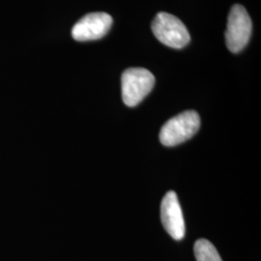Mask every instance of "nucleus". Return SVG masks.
I'll use <instances>...</instances> for the list:
<instances>
[{
  "label": "nucleus",
  "instance_id": "1",
  "mask_svg": "<svg viewBox=\"0 0 261 261\" xmlns=\"http://www.w3.org/2000/svg\"><path fill=\"white\" fill-rule=\"evenodd\" d=\"M200 127V118L195 111H187L172 117L162 127L160 140L165 146H176L192 139Z\"/></svg>",
  "mask_w": 261,
  "mask_h": 261
},
{
  "label": "nucleus",
  "instance_id": "2",
  "mask_svg": "<svg viewBox=\"0 0 261 261\" xmlns=\"http://www.w3.org/2000/svg\"><path fill=\"white\" fill-rule=\"evenodd\" d=\"M155 85V76L144 68L127 69L121 77L123 102L130 107H136L150 93Z\"/></svg>",
  "mask_w": 261,
  "mask_h": 261
},
{
  "label": "nucleus",
  "instance_id": "3",
  "mask_svg": "<svg viewBox=\"0 0 261 261\" xmlns=\"http://www.w3.org/2000/svg\"><path fill=\"white\" fill-rule=\"evenodd\" d=\"M151 28L159 41L168 47L182 48L190 43L191 36L185 24L171 14L159 13Z\"/></svg>",
  "mask_w": 261,
  "mask_h": 261
},
{
  "label": "nucleus",
  "instance_id": "4",
  "mask_svg": "<svg viewBox=\"0 0 261 261\" xmlns=\"http://www.w3.org/2000/svg\"><path fill=\"white\" fill-rule=\"evenodd\" d=\"M252 29V19L247 10L239 4L232 6L225 31V43L228 49L234 54L241 51L250 41Z\"/></svg>",
  "mask_w": 261,
  "mask_h": 261
},
{
  "label": "nucleus",
  "instance_id": "5",
  "mask_svg": "<svg viewBox=\"0 0 261 261\" xmlns=\"http://www.w3.org/2000/svg\"><path fill=\"white\" fill-rule=\"evenodd\" d=\"M112 25L111 15L103 12L90 13L75 23L72 29V36L79 42L98 40L109 32Z\"/></svg>",
  "mask_w": 261,
  "mask_h": 261
},
{
  "label": "nucleus",
  "instance_id": "6",
  "mask_svg": "<svg viewBox=\"0 0 261 261\" xmlns=\"http://www.w3.org/2000/svg\"><path fill=\"white\" fill-rule=\"evenodd\" d=\"M161 220L165 229L175 240L185 236V222L181 206L174 192H168L161 204Z\"/></svg>",
  "mask_w": 261,
  "mask_h": 261
},
{
  "label": "nucleus",
  "instance_id": "7",
  "mask_svg": "<svg viewBox=\"0 0 261 261\" xmlns=\"http://www.w3.org/2000/svg\"><path fill=\"white\" fill-rule=\"evenodd\" d=\"M194 251L197 261H223L214 245L206 239L197 240Z\"/></svg>",
  "mask_w": 261,
  "mask_h": 261
}]
</instances>
